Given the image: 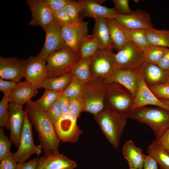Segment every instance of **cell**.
<instances>
[{"label": "cell", "instance_id": "1", "mask_svg": "<svg viewBox=\"0 0 169 169\" xmlns=\"http://www.w3.org/2000/svg\"><path fill=\"white\" fill-rule=\"evenodd\" d=\"M25 110L31 125L37 131L40 145L44 156H49L59 152L60 141L56 132L54 124L46 113L35 102L26 104Z\"/></svg>", "mask_w": 169, "mask_h": 169}, {"label": "cell", "instance_id": "2", "mask_svg": "<svg viewBox=\"0 0 169 169\" xmlns=\"http://www.w3.org/2000/svg\"><path fill=\"white\" fill-rule=\"evenodd\" d=\"M126 114L128 118L149 126L157 140L169 130V110L165 108L144 106L131 110Z\"/></svg>", "mask_w": 169, "mask_h": 169}, {"label": "cell", "instance_id": "3", "mask_svg": "<svg viewBox=\"0 0 169 169\" xmlns=\"http://www.w3.org/2000/svg\"><path fill=\"white\" fill-rule=\"evenodd\" d=\"M94 115L108 141L114 147H117L126 125V114L105 105L102 110Z\"/></svg>", "mask_w": 169, "mask_h": 169}, {"label": "cell", "instance_id": "4", "mask_svg": "<svg viewBox=\"0 0 169 169\" xmlns=\"http://www.w3.org/2000/svg\"><path fill=\"white\" fill-rule=\"evenodd\" d=\"M108 83L105 79L93 77L84 84L81 95L84 103L83 112L94 115L104 109Z\"/></svg>", "mask_w": 169, "mask_h": 169}, {"label": "cell", "instance_id": "5", "mask_svg": "<svg viewBox=\"0 0 169 169\" xmlns=\"http://www.w3.org/2000/svg\"><path fill=\"white\" fill-rule=\"evenodd\" d=\"M80 60L79 55L68 48L54 53L46 61L47 78L58 77L70 73Z\"/></svg>", "mask_w": 169, "mask_h": 169}, {"label": "cell", "instance_id": "6", "mask_svg": "<svg viewBox=\"0 0 169 169\" xmlns=\"http://www.w3.org/2000/svg\"><path fill=\"white\" fill-rule=\"evenodd\" d=\"M134 98L131 93L120 84L108 82L105 105L119 112L126 114L132 109Z\"/></svg>", "mask_w": 169, "mask_h": 169}, {"label": "cell", "instance_id": "7", "mask_svg": "<svg viewBox=\"0 0 169 169\" xmlns=\"http://www.w3.org/2000/svg\"><path fill=\"white\" fill-rule=\"evenodd\" d=\"M113 49L99 48L91 56L90 68L93 77L107 79L116 71L118 68Z\"/></svg>", "mask_w": 169, "mask_h": 169}, {"label": "cell", "instance_id": "8", "mask_svg": "<svg viewBox=\"0 0 169 169\" xmlns=\"http://www.w3.org/2000/svg\"><path fill=\"white\" fill-rule=\"evenodd\" d=\"M32 125L26 112L18 150L15 153H11V156L18 163H25L33 154H36L39 156L42 153V148L41 146H36L34 143Z\"/></svg>", "mask_w": 169, "mask_h": 169}, {"label": "cell", "instance_id": "9", "mask_svg": "<svg viewBox=\"0 0 169 169\" xmlns=\"http://www.w3.org/2000/svg\"><path fill=\"white\" fill-rule=\"evenodd\" d=\"M118 69L129 70L139 68L145 61L143 51L129 41L115 54Z\"/></svg>", "mask_w": 169, "mask_h": 169}, {"label": "cell", "instance_id": "10", "mask_svg": "<svg viewBox=\"0 0 169 169\" xmlns=\"http://www.w3.org/2000/svg\"><path fill=\"white\" fill-rule=\"evenodd\" d=\"M78 117L69 112L62 115L54 124L55 128L60 141L63 142H76L82 133L77 123Z\"/></svg>", "mask_w": 169, "mask_h": 169}, {"label": "cell", "instance_id": "11", "mask_svg": "<svg viewBox=\"0 0 169 169\" xmlns=\"http://www.w3.org/2000/svg\"><path fill=\"white\" fill-rule=\"evenodd\" d=\"M44 30V43L37 55L46 61L48 57L54 53L68 48L62 36L61 26L54 21Z\"/></svg>", "mask_w": 169, "mask_h": 169}, {"label": "cell", "instance_id": "12", "mask_svg": "<svg viewBox=\"0 0 169 169\" xmlns=\"http://www.w3.org/2000/svg\"><path fill=\"white\" fill-rule=\"evenodd\" d=\"M88 32V22L82 19L79 23H73L61 27L62 36L67 47L79 55V46Z\"/></svg>", "mask_w": 169, "mask_h": 169}, {"label": "cell", "instance_id": "13", "mask_svg": "<svg viewBox=\"0 0 169 169\" xmlns=\"http://www.w3.org/2000/svg\"><path fill=\"white\" fill-rule=\"evenodd\" d=\"M8 125L10 131V139L15 146L18 147L26 115L23 105L9 102L8 106Z\"/></svg>", "mask_w": 169, "mask_h": 169}, {"label": "cell", "instance_id": "14", "mask_svg": "<svg viewBox=\"0 0 169 169\" xmlns=\"http://www.w3.org/2000/svg\"><path fill=\"white\" fill-rule=\"evenodd\" d=\"M26 59L0 57V77L16 83L25 77Z\"/></svg>", "mask_w": 169, "mask_h": 169}, {"label": "cell", "instance_id": "15", "mask_svg": "<svg viewBox=\"0 0 169 169\" xmlns=\"http://www.w3.org/2000/svg\"><path fill=\"white\" fill-rule=\"evenodd\" d=\"M26 4L31 13L29 25L40 26L44 30L54 21L52 12L44 0H27Z\"/></svg>", "mask_w": 169, "mask_h": 169}, {"label": "cell", "instance_id": "16", "mask_svg": "<svg viewBox=\"0 0 169 169\" xmlns=\"http://www.w3.org/2000/svg\"><path fill=\"white\" fill-rule=\"evenodd\" d=\"M46 61L38 55L30 56L26 59L25 80L38 89L47 77Z\"/></svg>", "mask_w": 169, "mask_h": 169}, {"label": "cell", "instance_id": "17", "mask_svg": "<svg viewBox=\"0 0 169 169\" xmlns=\"http://www.w3.org/2000/svg\"><path fill=\"white\" fill-rule=\"evenodd\" d=\"M115 19L123 27L128 29L146 30L153 28L150 14L140 9L128 15L117 14Z\"/></svg>", "mask_w": 169, "mask_h": 169}, {"label": "cell", "instance_id": "18", "mask_svg": "<svg viewBox=\"0 0 169 169\" xmlns=\"http://www.w3.org/2000/svg\"><path fill=\"white\" fill-rule=\"evenodd\" d=\"M147 105H153L169 110V105L161 101L150 90L141 74L131 110Z\"/></svg>", "mask_w": 169, "mask_h": 169}, {"label": "cell", "instance_id": "19", "mask_svg": "<svg viewBox=\"0 0 169 169\" xmlns=\"http://www.w3.org/2000/svg\"><path fill=\"white\" fill-rule=\"evenodd\" d=\"M82 13L84 17L115 19L117 14L115 8H110L103 6L102 4L105 0H81Z\"/></svg>", "mask_w": 169, "mask_h": 169}, {"label": "cell", "instance_id": "20", "mask_svg": "<svg viewBox=\"0 0 169 169\" xmlns=\"http://www.w3.org/2000/svg\"><path fill=\"white\" fill-rule=\"evenodd\" d=\"M141 75L139 68L129 70L117 69L106 80L109 82H115L120 84L128 90L134 98Z\"/></svg>", "mask_w": 169, "mask_h": 169}, {"label": "cell", "instance_id": "21", "mask_svg": "<svg viewBox=\"0 0 169 169\" xmlns=\"http://www.w3.org/2000/svg\"><path fill=\"white\" fill-rule=\"evenodd\" d=\"M148 86L165 84L168 71L161 69L158 65L145 61L139 68Z\"/></svg>", "mask_w": 169, "mask_h": 169}, {"label": "cell", "instance_id": "22", "mask_svg": "<svg viewBox=\"0 0 169 169\" xmlns=\"http://www.w3.org/2000/svg\"><path fill=\"white\" fill-rule=\"evenodd\" d=\"M38 88L26 80L17 83L8 97L9 101L23 105L31 101L38 93Z\"/></svg>", "mask_w": 169, "mask_h": 169}, {"label": "cell", "instance_id": "23", "mask_svg": "<svg viewBox=\"0 0 169 169\" xmlns=\"http://www.w3.org/2000/svg\"><path fill=\"white\" fill-rule=\"evenodd\" d=\"M122 151L130 167L143 169L146 155L143 154L141 149L137 147L132 141L129 140L126 142Z\"/></svg>", "mask_w": 169, "mask_h": 169}, {"label": "cell", "instance_id": "24", "mask_svg": "<svg viewBox=\"0 0 169 169\" xmlns=\"http://www.w3.org/2000/svg\"><path fill=\"white\" fill-rule=\"evenodd\" d=\"M94 20L93 34L96 38L100 48L114 49L106 18H96Z\"/></svg>", "mask_w": 169, "mask_h": 169}, {"label": "cell", "instance_id": "25", "mask_svg": "<svg viewBox=\"0 0 169 169\" xmlns=\"http://www.w3.org/2000/svg\"><path fill=\"white\" fill-rule=\"evenodd\" d=\"M106 21L114 48L118 52L129 41L125 28L115 19H106Z\"/></svg>", "mask_w": 169, "mask_h": 169}, {"label": "cell", "instance_id": "26", "mask_svg": "<svg viewBox=\"0 0 169 169\" xmlns=\"http://www.w3.org/2000/svg\"><path fill=\"white\" fill-rule=\"evenodd\" d=\"M77 166L75 161L58 153L45 156L42 169H74Z\"/></svg>", "mask_w": 169, "mask_h": 169}, {"label": "cell", "instance_id": "27", "mask_svg": "<svg viewBox=\"0 0 169 169\" xmlns=\"http://www.w3.org/2000/svg\"><path fill=\"white\" fill-rule=\"evenodd\" d=\"M147 153L156 161L160 169H169V151L154 140L148 146Z\"/></svg>", "mask_w": 169, "mask_h": 169}, {"label": "cell", "instance_id": "28", "mask_svg": "<svg viewBox=\"0 0 169 169\" xmlns=\"http://www.w3.org/2000/svg\"><path fill=\"white\" fill-rule=\"evenodd\" d=\"M72 76L70 73L52 78H46L42 83L40 88L62 93L70 82Z\"/></svg>", "mask_w": 169, "mask_h": 169}, {"label": "cell", "instance_id": "29", "mask_svg": "<svg viewBox=\"0 0 169 169\" xmlns=\"http://www.w3.org/2000/svg\"><path fill=\"white\" fill-rule=\"evenodd\" d=\"M146 33L150 44L169 48V30L153 27L146 30Z\"/></svg>", "mask_w": 169, "mask_h": 169}, {"label": "cell", "instance_id": "30", "mask_svg": "<svg viewBox=\"0 0 169 169\" xmlns=\"http://www.w3.org/2000/svg\"><path fill=\"white\" fill-rule=\"evenodd\" d=\"M91 57L80 59L70 72L84 84L93 77L91 73L90 65Z\"/></svg>", "mask_w": 169, "mask_h": 169}, {"label": "cell", "instance_id": "31", "mask_svg": "<svg viewBox=\"0 0 169 169\" xmlns=\"http://www.w3.org/2000/svg\"><path fill=\"white\" fill-rule=\"evenodd\" d=\"M99 48L98 43L95 35H88L79 46V51L80 59L92 56Z\"/></svg>", "mask_w": 169, "mask_h": 169}, {"label": "cell", "instance_id": "32", "mask_svg": "<svg viewBox=\"0 0 169 169\" xmlns=\"http://www.w3.org/2000/svg\"><path fill=\"white\" fill-rule=\"evenodd\" d=\"M124 28L129 40L136 47L143 50L149 45L146 30L130 29Z\"/></svg>", "mask_w": 169, "mask_h": 169}, {"label": "cell", "instance_id": "33", "mask_svg": "<svg viewBox=\"0 0 169 169\" xmlns=\"http://www.w3.org/2000/svg\"><path fill=\"white\" fill-rule=\"evenodd\" d=\"M168 48L150 44L143 51L145 61L158 65Z\"/></svg>", "mask_w": 169, "mask_h": 169}, {"label": "cell", "instance_id": "34", "mask_svg": "<svg viewBox=\"0 0 169 169\" xmlns=\"http://www.w3.org/2000/svg\"><path fill=\"white\" fill-rule=\"evenodd\" d=\"M62 93L45 89L41 97L35 101L40 107L46 112Z\"/></svg>", "mask_w": 169, "mask_h": 169}, {"label": "cell", "instance_id": "35", "mask_svg": "<svg viewBox=\"0 0 169 169\" xmlns=\"http://www.w3.org/2000/svg\"><path fill=\"white\" fill-rule=\"evenodd\" d=\"M84 83L74 77L72 79L62 94L70 98L81 96Z\"/></svg>", "mask_w": 169, "mask_h": 169}, {"label": "cell", "instance_id": "36", "mask_svg": "<svg viewBox=\"0 0 169 169\" xmlns=\"http://www.w3.org/2000/svg\"><path fill=\"white\" fill-rule=\"evenodd\" d=\"M64 9L73 23H79L82 19L79 15L82 10L81 5L79 0H70Z\"/></svg>", "mask_w": 169, "mask_h": 169}, {"label": "cell", "instance_id": "37", "mask_svg": "<svg viewBox=\"0 0 169 169\" xmlns=\"http://www.w3.org/2000/svg\"><path fill=\"white\" fill-rule=\"evenodd\" d=\"M12 142L4 133L3 128H0V160L11 155L10 149Z\"/></svg>", "mask_w": 169, "mask_h": 169}, {"label": "cell", "instance_id": "38", "mask_svg": "<svg viewBox=\"0 0 169 169\" xmlns=\"http://www.w3.org/2000/svg\"><path fill=\"white\" fill-rule=\"evenodd\" d=\"M9 100L8 97L4 96L0 102V126L8 130V106Z\"/></svg>", "mask_w": 169, "mask_h": 169}, {"label": "cell", "instance_id": "39", "mask_svg": "<svg viewBox=\"0 0 169 169\" xmlns=\"http://www.w3.org/2000/svg\"><path fill=\"white\" fill-rule=\"evenodd\" d=\"M84 107V103L81 96L69 98V112L77 117L83 112Z\"/></svg>", "mask_w": 169, "mask_h": 169}, {"label": "cell", "instance_id": "40", "mask_svg": "<svg viewBox=\"0 0 169 169\" xmlns=\"http://www.w3.org/2000/svg\"><path fill=\"white\" fill-rule=\"evenodd\" d=\"M52 12L54 20L61 27L73 23L64 8Z\"/></svg>", "mask_w": 169, "mask_h": 169}, {"label": "cell", "instance_id": "41", "mask_svg": "<svg viewBox=\"0 0 169 169\" xmlns=\"http://www.w3.org/2000/svg\"><path fill=\"white\" fill-rule=\"evenodd\" d=\"M148 87L158 98L169 100V85L164 84L149 86Z\"/></svg>", "mask_w": 169, "mask_h": 169}, {"label": "cell", "instance_id": "42", "mask_svg": "<svg viewBox=\"0 0 169 169\" xmlns=\"http://www.w3.org/2000/svg\"><path fill=\"white\" fill-rule=\"evenodd\" d=\"M117 14L128 15L132 13L134 11L130 8L128 0H112Z\"/></svg>", "mask_w": 169, "mask_h": 169}, {"label": "cell", "instance_id": "43", "mask_svg": "<svg viewBox=\"0 0 169 169\" xmlns=\"http://www.w3.org/2000/svg\"><path fill=\"white\" fill-rule=\"evenodd\" d=\"M58 98L46 112L48 117L54 124L58 120L62 115L59 105Z\"/></svg>", "mask_w": 169, "mask_h": 169}, {"label": "cell", "instance_id": "44", "mask_svg": "<svg viewBox=\"0 0 169 169\" xmlns=\"http://www.w3.org/2000/svg\"><path fill=\"white\" fill-rule=\"evenodd\" d=\"M17 83L11 81L5 80L0 79V90L4 94V96L8 97L10 93L15 87Z\"/></svg>", "mask_w": 169, "mask_h": 169}, {"label": "cell", "instance_id": "45", "mask_svg": "<svg viewBox=\"0 0 169 169\" xmlns=\"http://www.w3.org/2000/svg\"><path fill=\"white\" fill-rule=\"evenodd\" d=\"M50 10L55 11L64 8L70 0H44Z\"/></svg>", "mask_w": 169, "mask_h": 169}, {"label": "cell", "instance_id": "46", "mask_svg": "<svg viewBox=\"0 0 169 169\" xmlns=\"http://www.w3.org/2000/svg\"><path fill=\"white\" fill-rule=\"evenodd\" d=\"M0 161V169H17L18 163L11 155Z\"/></svg>", "mask_w": 169, "mask_h": 169}, {"label": "cell", "instance_id": "47", "mask_svg": "<svg viewBox=\"0 0 169 169\" xmlns=\"http://www.w3.org/2000/svg\"><path fill=\"white\" fill-rule=\"evenodd\" d=\"M58 100L62 114L69 112V98L62 94L59 97Z\"/></svg>", "mask_w": 169, "mask_h": 169}, {"label": "cell", "instance_id": "48", "mask_svg": "<svg viewBox=\"0 0 169 169\" xmlns=\"http://www.w3.org/2000/svg\"><path fill=\"white\" fill-rule=\"evenodd\" d=\"M39 159V157H35L27 162L18 163L17 169H35Z\"/></svg>", "mask_w": 169, "mask_h": 169}, {"label": "cell", "instance_id": "49", "mask_svg": "<svg viewBox=\"0 0 169 169\" xmlns=\"http://www.w3.org/2000/svg\"><path fill=\"white\" fill-rule=\"evenodd\" d=\"M158 164L153 157L146 155L144 162L143 169H159Z\"/></svg>", "mask_w": 169, "mask_h": 169}, {"label": "cell", "instance_id": "50", "mask_svg": "<svg viewBox=\"0 0 169 169\" xmlns=\"http://www.w3.org/2000/svg\"><path fill=\"white\" fill-rule=\"evenodd\" d=\"M158 65L162 69L169 71V48Z\"/></svg>", "mask_w": 169, "mask_h": 169}, {"label": "cell", "instance_id": "51", "mask_svg": "<svg viewBox=\"0 0 169 169\" xmlns=\"http://www.w3.org/2000/svg\"><path fill=\"white\" fill-rule=\"evenodd\" d=\"M157 141L159 144L169 151V130Z\"/></svg>", "mask_w": 169, "mask_h": 169}, {"label": "cell", "instance_id": "52", "mask_svg": "<svg viewBox=\"0 0 169 169\" xmlns=\"http://www.w3.org/2000/svg\"><path fill=\"white\" fill-rule=\"evenodd\" d=\"M44 156L39 158L38 162L35 169H42Z\"/></svg>", "mask_w": 169, "mask_h": 169}, {"label": "cell", "instance_id": "53", "mask_svg": "<svg viewBox=\"0 0 169 169\" xmlns=\"http://www.w3.org/2000/svg\"><path fill=\"white\" fill-rule=\"evenodd\" d=\"M161 101L169 105V100L163 99H159Z\"/></svg>", "mask_w": 169, "mask_h": 169}, {"label": "cell", "instance_id": "54", "mask_svg": "<svg viewBox=\"0 0 169 169\" xmlns=\"http://www.w3.org/2000/svg\"><path fill=\"white\" fill-rule=\"evenodd\" d=\"M165 84L169 85V71H168L167 75L166 77Z\"/></svg>", "mask_w": 169, "mask_h": 169}, {"label": "cell", "instance_id": "55", "mask_svg": "<svg viewBox=\"0 0 169 169\" xmlns=\"http://www.w3.org/2000/svg\"><path fill=\"white\" fill-rule=\"evenodd\" d=\"M129 169H137V168H134L130 167Z\"/></svg>", "mask_w": 169, "mask_h": 169}]
</instances>
